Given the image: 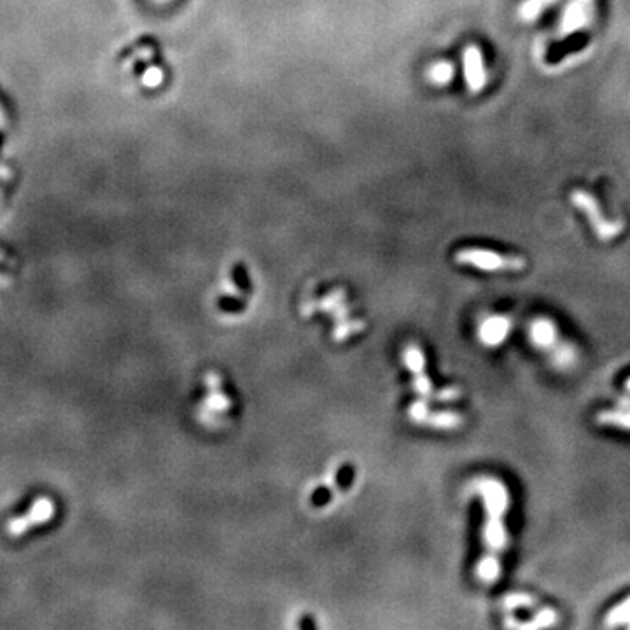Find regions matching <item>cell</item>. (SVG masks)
Wrapping results in <instances>:
<instances>
[{
  "label": "cell",
  "instance_id": "1",
  "mask_svg": "<svg viewBox=\"0 0 630 630\" xmlns=\"http://www.w3.org/2000/svg\"><path fill=\"white\" fill-rule=\"evenodd\" d=\"M474 492L483 501L485 520L481 529L483 554L476 565V580L485 587L497 583L501 576V557L508 548V515L510 490L499 478L480 476L471 483Z\"/></svg>",
  "mask_w": 630,
  "mask_h": 630
},
{
  "label": "cell",
  "instance_id": "2",
  "mask_svg": "<svg viewBox=\"0 0 630 630\" xmlns=\"http://www.w3.org/2000/svg\"><path fill=\"white\" fill-rule=\"evenodd\" d=\"M529 340L536 348L550 355L555 366L560 370H569L578 361L576 348L569 342L562 340L557 324L552 319H534L529 324Z\"/></svg>",
  "mask_w": 630,
  "mask_h": 630
},
{
  "label": "cell",
  "instance_id": "3",
  "mask_svg": "<svg viewBox=\"0 0 630 630\" xmlns=\"http://www.w3.org/2000/svg\"><path fill=\"white\" fill-rule=\"evenodd\" d=\"M569 200L581 214L588 219L594 233H596V237L600 242H611L623 233V228H625L623 222L618 221V219H607L592 193L585 191V189H573Z\"/></svg>",
  "mask_w": 630,
  "mask_h": 630
},
{
  "label": "cell",
  "instance_id": "4",
  "mask_svg": "<svg viewBox=\"0 0 630 630\" xmlns=\"http://www.w3.org/2000/svg\"><path fill=\"white\" fill-rule=\"evenodd\" d=\"M455 261L464 266L474 268L481 271H520L525 268V260L522 256H510V254H501L497 251H489V249L481 247H466L459 249L455 252Z\"/></svg>",
  "mask_w": 630,
  "mask_h": 630
},
{
  "label": "cell",
  "instance_id": "5",
  "mask_svg": "<svg viewBox=\"0 0 630 630\" xmlns=\"http://www.w3.org/2000/svg\"><path fill=\"white\" fill-rule=\"evenodd\" d=\"M594 14H596V0H571L558 23L557 37L567 39L578 32L587 30L592 25Z\"/></svg>",
  "mask_w": 630,
  "mask_h": 630
},
{
  "label": "cell",
  "instance_id": "6",
  "mask_svg": "<svg viewBox=\"0 0 630 630\" xmlns=\"http://www.w3.org/2000/svg\"><path fill=\"white\" fill-rule=\"evenodd\" d=\"M464 61V79L471 93H480L485 90L489 74H487L485 58L476 44H470L462 53Z\"/></svg>",
  "mask_w": 630,
  "mask_h": 630
},
{
  "label": "cell",
  "instance_id": "7",
  "mask_svg": "<svg viewBox=\"0 0 630 630\" xmlns=\"http://www.w3.org/2000/svg\"><path fill=\"white\" fill-rule=\"evenodd\" d=\"M410 417L420 424H428L436 429H457L464 422V417L457 412H438L429 413L424 403H415L410 408Z\"/></svg>",
  "mask_w": 630,
  "mask_h": 630
},
{
  "label": "cell",
  "instance_id": "8",
  "mask_svg": "<svg viewBox=\"0 0 630 630\" xmlns=\"http://www.w3.org/2000/svg\"><path fill=\"white\" fill-rule=\"evenodd\" d=\"M512 328L513 322L510 317H504V315H492V317H487L485 321L480 324L478 338H480V342L485 345V347H499L501 344L506 342Z\"/></svg>",
  "mask_w": 630,
  "mask_h": 630
},
{
  "label": "cell",
  "instance_id": "9",
  "mask_svg": "<svg viewBox=\"0 0 630 630\" xmlns=\"http://www.w3.org/2000/svg\"><path fill=\"white\" fill-rule=\"evenodd\" d=\"M51 515H53V504H51V501L46 499V497H41V499H37L34 503L30 513H25L23 516H19V518L12 520V522L9 523V532H11L12 536L23 534L27 529L50 520Z\"/></svg>",
  "mask_w": 630,
  "mask_h": 630
},
{
  "label": "cell",
  "instance_id": "10",
  "mask_svg": "<svg viewBox=\"0 0 630 630\" xmlns=\"http://www.w3.org/2000/svg\"><path fill=\"white\" fill-rule=\"evenodd\" d=\"M405 361L406 364H408L410 370L413 371V375H415L417 392L424 397H434V394H432V386L431 382H429L428 375H426L424 354L420 352V348L415 347V345H410L405 350Z\"/></svg>",
  "mask_w": 630,
  "mask_h": 630
},
{
  "label": "cell",
  "instance_id": "11",
  "mask_svg": "<svg viewBox=\"0 0 630 630\" xmlns=\"http://www.w3.org/2000/svg\"><path fill=\"white\" fill-rule=\"evenodd\" d=\"M558 623V615L555 611L554 607H538L529 622H520V620H515L513 616H508L506 620V625L512 627V629H527V630H534V629H548V627H554Z\"/></svg>",
  "mask_w": 630,
  "mask_h": 630
},
{
  "label": "cell",
  "instance_id": "12",
  "mask_svg": "<svg viewBox=\"0 0 630 630\" xmlns=\"http://www.w3.org/2000/svg\"><path fill=\"white\" fill-rule=\"evenodd\" d=\"M596 419L597 424L600 426L630 431V406H618L616 410H604V412L597 413Z\"/></svg>",
  "mask_w": 630,
  "mask_h": 630
},
{
  "label": "cell",
  "instance_id": "13",
  "mask_svg": "<svg viewBox=\"0 0 630 630\" xmlns=\"http://www.w3.org/2000/svg\"><path fill=\"white\" fill-rule=\"evenodd\" d=\"M503 607L508 613L516 611V609H538V600L536 597L529 596L525 592H513L503 599Z\"/></svg>",
  "mask_w": 630,
  "mask_h": 630
},
{
  "label": "cell",
  "instance_id": "14",
  "mask_svg": "<svg viewBox=\"0 0 630 630\" xmlns=\"http://www.w3.org/2000/svg\"><path fill=\"white\" fill-rule=\"evenodd\" d=\"M557 0H525L522 6H520V18L523 21H534L541 16V12L545 9L552 8Z\"/></svg>",
  "mask_w": 630,
  "mask_h": 630
},
{
  "label": "cell",
  "instance_id": "15",
  "mask_svg": "<svg viewBox=\"0 0 630 630\" xmlns=\"http://www.w3.org/2000/svg\"><path fill=\"white\" fill-rule=\"evenodd\" d=\"M606 627H620L630 623V596L623 599L618 606H615L606 615Z\"/></svg>",
  "mask_w": 630,
  "mask_h": 630
},
{
  "label": "cell",
  "instance_id": "16",
  "mask_svg": "<svg viewBox=\"0 0 630 630\" xmlns=\"http://www.w3.org/2000/svg\"><path fill=\"white\" fill-rule=\"evenodd\" d=\"M452 77H454V65L448 61H438L429 69V79L439 86L447 84Z\"/></svg>",
  "mask_w": 630,
  "mask_h": 630
},
{
  "label": "cell",
  "instance_id": "17",
  "mask_svg": "<svg viewBox=\"0 0 630 630\" xmlns=\"http://www.w3.org/2000/svg\"><path fill=\"white\" fill-rule=\"evenodd\" d=\"M625 392H629V394H630V378L625 382Z\"/></svg>",
  "mask_w": 630,
  "mask_h": 630
},
{
  "label": "cell",
  "instance_id": "18",
  "mask_svg": "<svg viewBox=\"0 0 630 630\" xmlns=\"http://www.w3.org/2000/svg\"><path fill=\"white\" fill-rule=\"evenodd\" d=\"M627 629H630V623H627Z\"/></svg>",
  "mask_w": 630,
  "mask_h": 630
}]
</instances>
